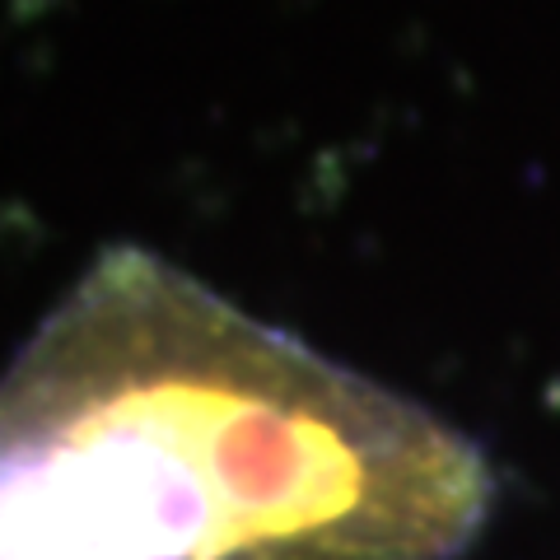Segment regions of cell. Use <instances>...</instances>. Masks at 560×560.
<instances>
[{
  "instance_id": "obj_1",
  "label": "cell",
  "mask_w": 560,
  "mask_h": 560,
  "mask_svg": "<svg viewBox=\"0 0 560 560\" xmlns=\"http://www.w3.org/2000/svg\"><path fill=\"white\" fill-rule=\"evenodd\" d=\"M490 504L440 416L140 243L0 374V560H453Z\"/></svg>"
}]
</instances>
